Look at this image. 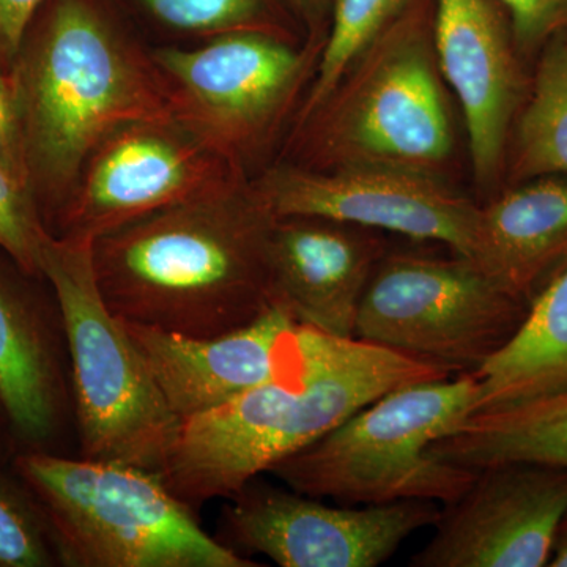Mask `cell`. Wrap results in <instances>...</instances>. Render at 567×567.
Wrapping results in <instances>:
<instances>
[{"label": "cell", "mask_w": 567, "mask_h": 567, "mask_svg": "<svg viewBox=\"0 0 567 567\" xmlns=\"http://www.w3.org/2000/svg\"><path fill=\"white\" fill-rule=\"evenodd\" d=\"M275 221L240 178L96 238V286L123 322L188 338L229 333L271 306Z\"/></svg>", "instance_id": "6da1fadb"}, {"label": "cell", "mask_w": 567, "mask_h": 567, "mask_svg": "<svg viewBox=\"0 0 567 567\" xmlns=\"http://www.w3.org/2000/svg\"><path fill=\"white\" fill-rule=\"evenodd\" d=\"M9 70L29 181L48 233L107 136L128 123L174 122L151 54L92 0H55Z\"/></svg>", "instance_id": "3957f363"}, {"label": "cell", "mask_w": 567, "mask_h": 567, "mask_svg": "<svg viewBox=\"0 0 567 567\" xmlns=\"http://www.w3.org/2000/svg\"><path fill=\"white\" fill-rule=\"evenodd\" d=\"M61 566L50 524L11 464H0V567Z\"/></svg>", "instance_id": "603a6c76"}, {"label": "cell", "mask_w": 567, "mask_h": 567, "mask_svg": "<svg viewBox=\"0 0 567 567\" xmlns=\"http://www.w3.org/2000/svg\"><path fill=\"white\" fill-rule=\"evenodd\" d=\"M432 51L417 25H390L298 125L309 162L317 169L371 164L427 174L446 162L453 128Z\"/></svg>", "instance_id": "52a82bcc"}, {"label": "cell", "mask_w": 567, "mask_h": 567, "mask_svg": "<svg viewBox=\"0 0 567 567\" xmlns=\"http://www.w3.org/2000/svg\"><path fill=\"white\" fill-rule=\"evenodd\" d=\"M514 177L567 175V37L548 40L537 65L532 99L518 121Z\"/></svg>", "instance_id": "44dd1931"}, {"label": "cell", "mask_w": 567, "mask_h": 567, "mask_svg": "<svg viewBox=\"0 0 567 567\" xmlns=\"http://www.w3.org/2000/svg\"><path fill=\"white\" fill-rule=\"evenodd\" d=\"M162 24L193 35L264 31L262 0H141Z\"/></svg>", "instance_id": "cb8c5ba5"}, {"label": "cell", "mask_w": 567, "mask_h": 567, "mask_svg": "<svg viewBox=\"0 0 567 567\" xmlns=\"http://www.w3.org/2000/svg\"><path fill=\"white\" fill-rule=\"evenodd\" d=\"M240 178V166L178 123H128L89 156L50 234L95 241Z\"/></svg>", "instance_id": "30bf717a"}, {"label": "cell", "mask_w": 567, "mask_h": 567, "mask_svg": "<svg viewBox=\"0 0 567 567\" xmlns=\"http://www.w3.org/2000/svg\"><path fill=\"white\" fill-rule=\"evenodd\" d=\"M275 218L309 216L446 245L472 259L480 205L427 173L352 164L312 169L281 166L251 183Z\"/></svg>", "instance_id": "7c38bea8"}, {"label": "cell", "mask_w": 567, "mask_h": 567, "mask_svg": "<svg viewBox=\"0 0 567 567\" xmlns=\"http://www.w3.org/2000/svg\"><path fill=\"white\" fill-rule=\"evenodd\" d=\"M175 123L240 166L281 121L308 58L275 33L215 37L196 50L151 54Z\"/></svg>", "instance_id": "9c48e42d"}, {"label": "cell", "mask_w": 567, "mask_h": 567, "mask_svg": "<svg viewBox=\"0 0 567 567\" xmlns=\"http://www.w3.org/2000/svg\"><path fill=\"white\" fill-rule=\"evenodd\" d=\"M476 377L473 415L567 393V265L529 305L513 341Z\"/></svg>", "instance_id": "d6986e66"}, {"label": "cell", "mask_w": 567, "mask_h": 567, "mask_svg": "<svg viewBox=\"0 0 567 567\" xmlns=\"http://www.w3.org/2000/svg\"><path fill=\"white\" fill-rule=\"evenodd\" d=\"M431 453L475 472L503 462L567 466V393L475 413Z\"/></svg>", "instance_id": "ffe728a7"}, {"label": "cell", "mask_w": 567, "mask_h": 567, "mask_svg": "<svg viewBox=\"0 0 567 567\" xmlns=\"http://www.w3.org/2000/svg\"><path fill=\"white\" fill-rule=\"evenodd\" d=\"M50 524L63 567H256L208 535L162 476L21 451L11 461Z\"/></svg>", "instance_id": "5b68a950"}, {"label": "cell", "mask_w": 567, "mask_h": 567, "mask_svg": "<svg viewBox=\"0 0 567 567\" xmlns=\"http://www.w3.org/2000/svg\"><path fill=\"white\" fill-rule=\"evenodd\" d=\"M92 244L48 235L41 274L65 317L80 457L162 476L182 420L96 286Z\"/></svg>", "instance_id": "8992f818"}, {"label": "cell", "mask_w": 567, "mask_h": 567, "mask_svg": "<svg viewBox=\"0 0 567 567\" xmlns=\"http://www.w3.org/2000/svg\"><path fill=\"white\" fill-rule=\"evenodd\" d=\"M440 511L425 499L331 507L257 476L229 496L216 539L282 567H377L413 533L434 527Z\"/></svg>", "instance_id": "8fae6325"}, {"label": "cell", "mask_w": 567, "mask_h": 567, "mask_svg": "<svg viewBox=\"0 0 567 567\" xmlns=\"http://www.w3.org/2000/svg\"><path fill=\"white\" fill-rule=\"evenodd\" d=\"M445 377L406 354L301 327L286 374L182 420L163 483L193 509L229 498L388 391Z\"/></svg>", "instance_id": "7a4b0ae2"}, {"label": "cell", "mask_w": 567, "mask_h": 567, "mask_svg": "<svg viewBox=\"0 0 567 567\" xmlns=\"http://www.w3.org/2000/svg\"><path fill=\"white\" fill-rule=\"evenodd\" d=\"M434 51L461 102L473 169L494 181L516 111V59L491 0H435Z\"/></svg>", "instance_id": "e0dca14e"}, {"label": "cell", "mask_w": 567, "mask_h": 567, "mask_svg": "<svg viewBox=\"0 0 567 567\" xmlns=\"http://www.w3.org/2000/svg\"><path fill=\"white\" fill-rule=\"evenodd\" d=\"M551 567H567V514L559 525L557 539H555L554 551H551Z\"/></svg>", "instance_id": "f546056e"}, {"label": "cell", "mask_w": 567, "mask_h": 567, "mask_svg": "<svg viewBox=\"0 0 567 567\" xmlns=\"http://www.w3.org/2000/svg\"><path fill=\"white\" fill-rule=\"evenodd\" d=\"M123 323L181 420L227 404L286 374L300 353L301 324L278 305L251 323L213 338Z\"/></svg>", "instance_id": "9a60e30c"}, {"label": "cell", "mask_w": 567, "mask_h": 567, "mask_svg": "<svg viewBox=\"0 0 567 567\" xmlns=\"http://www.w3.org/2000/svg\"><path fill=\"white\" fill-rule=\"evenodd\" d=\"M18 453L17 443H14L13 432L2 401H0V464H11L14 454Z\"/></svg>", "instance_id": "f1b7e54d"}, {"label": "cell", "mask_w": 567, "mask_h": 567, "mask_svg": "<svg viewBox=\"0 0 567 567\" xmlns=\"http://www.w3.org/2000/svg\"><path fill=\"white\" fill-rule=\"evenodd\" d=\"M43 0H0V63L10 69Z\"/></svg>", "instance_id": "83f0119b"}, {"label": "cell", "mask_w": 567, "mask_h": 567, "mask_svg": "<svg viewBox=\"0 0 567 567\" xmlns=\"http://www.w3.org/2000/svg\"><path fill=\"white\" fill-rule=\"evenodd\" d=\"M507 10L514 40L529 51L547 43L567 25V0H498Z\"/></svg>", "instance_id": "484cf974"}, {"label": "cell", "mask_w": 567, "mask_h": 567, "mask_svg": "<svg viewBox=\"0 0 567 567\" xmlns=\"http://www.w3.org/2000/svg\"><path fill=\"white\" fill-rule=\"evenodd\" d=\"M567 514V466L503 462L476 470L447 503L412 567L548 566Z\"/></svg>", "instance_id": "4fadbf2b"}, {"label": "cell", "mask_w": 567, "mask_h": 567, "mask_svg": "<svg viewBox=\"0 0 567 567\" xmlns=\"http://www.w3.org/2000/svg\"><path fill=\"white\" fill-rule=\"evenodd\" d=\"M406 0H336L333 25L320 58L315 85L301 107L298 125L336 91L358 59L391 25Z\"/></svg>", "instance_id": "7402d4cb"}, {"label": "cell", "mask_w": 567, "mask_h": 567, "mask_svg": "<svg viewBox=\"0 0 567 567\" xmlns=\"http://www.w3.org/2000/svg\"><path fill=\"white\" fill-rule=\"evenodd\" d=\"M0 401L18 453L63 454L76 439L65 317L44 275L0 248Z\"/></svg>", "instance_id": "5bb4252c"}, {"label": "cell", "mask_w": 567, "mask_h": 567, "mask_svg": "<svg viewBox=\"0 0 567 567\" xmlns=\"http://www.w3.org/2000/svg\"><path fill=\"white\" fill-rule=\"evenodd\" d=\"M528 311L468 257L385 254L365 287L354 338L447 375L477 374Z\"/></svg>", "instance_id": "ba28073f"}, {"label": "cell", "mask_w": 567, "mask_h": 567, "mask_svg": "<svg viewBox=\"0 0 567 567\" xmlns=\"http://www.w3.org/2000/svg\"><path fill=\"white\" fill-rule=\"evenodd\" d=\"M476 395V374L405 383L268 473L298 494L344 506L402 499L447 505L464 494L476 472L435 457L431 446L473 415Z\"/></svg>", "instance_id": "277c9868"}, {"label": "cell", "mask_w": 567, "mask_h": 567, "mask_svg": "<svg viewBox=\"0 0 567 567\" xmlns=\"http://www.w3.org/2000/svg\"><path fill=\"white\" fill-rule=\"evenodd\" d=\"M0 169L6 171L14 182L32 192L13 91H11L9 74L3 73L2 66H0Z\"/></svg>", "instance_id": "4316f807"}, {"label": "cell", "mask_w": 567, "mask_h": 567, "mask_svg": "<svg viewBox=\"0 0 567 567\" xmlns=\"http://www.w3.org/2000/svg\"><path fill=\"white\" fill-rule=\"evenodd\" d=\"M472 260L532 305L567 265V175L529 178L480 207Z\"/></svg>", "instance_id": "ac0fdd59"}, {"label": "cell", "mask_w": 567, "mask_h": 567, "mask_svg": "<svg viewBox=\"0 0 567 567\" xmlns=\"http://www.w3.org/2000/svg\"><path fill=\"white\" fill-rule=\"evenodd\" d=\"M374 233L309 216L276 218L268 246L271 305L301 327L354 339L365 287L385 256Z\"/></svg>", "instance_id": "2e32d148"}, {"label": "cell", "mask_w": 567, "mask_h": 567, "mask_svg": "<svg viewBox=\"0 0 567 567\" xmlns=\"http://www.w3.org/2000/svg\"><path fill=\"white\" fill-rule=\"evenodd\" d=\"M309 2H317V0H309Z\"/></svg>", "instance_id": "4dcf8cb0"}, {"label": "cell", "mask_w": 567, "mask_h": 567, "mask_svg": "<svg viewBox=\"0 0 567 567\" xmlns=\"http://www.w3.org/2000/svg\"><path fill=\"white\" fill-rule=\"evenodd\" d=\"M48 235L31 189L0 169V248L29 274L43 275L41 252Z\"/></svg>", "instance_id": "d4e9b609"}]
</instances>
